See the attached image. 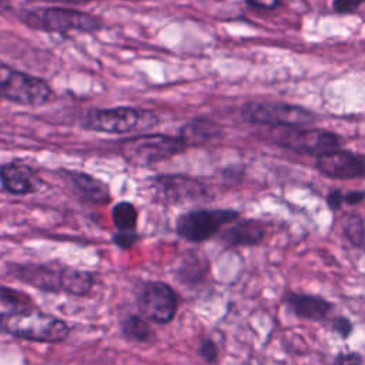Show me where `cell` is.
<instances>
[{
	"label": "cell",
	"mask_w": 365,
	"mask_h": 365,
	"mask_svg": "<svg viewBox=\"0 0 365 365\" xmlns=\"http://www.w3.org/2000/svg\"><path fill=\"white\" fill-rule=\"evenodd\" d=\"M265 234L267 230L262 221L257 218H238L221 231L220 241L225 248L254 247L265 238Z\"/></svg>",
	"instance_id": "13"
},
{
	"label": "cell",
	"mask_w": 365,
	"mask_h": 365,
	"mask_svg": "<svg viewBox=\"0 0 365 365\" xmlns=\"http://www.w3.org/2000/svg\"><path fill=\"white\" fill-rule=\"evenodd\" d=\"M364 358L356 351L341 352L334 358V365H362Z\"/></svg>",
	"instance_id": "26"
},
{
	"label": "cell",
	"mask_w": 365,
	"mask_h": 365,
	"mask_svg": "<svg viewBox=\"0 0 365 365\" xmlns=\"http://www.w3.org/2000/svg\"><path fill=\"white\" fill-rule=\"evenodd\" d=\"M241 117L268 127H309L318 121V115L305 107L274 101H248L241 107Z\"/></svg>",
	"instance_id": "6"
},
{
	"label": "cell",
	"mask_w": 365,
	"mask_h": 365,
	"mask_svg": "<svg viewBox=\"0 0 365 365\" xmlns=\"http://www.w3.org/2000/svg\"><path fill=\"white\" fill-rule=\"evenodd\" d=\"M60 288L73 295H84L93 287V277L88 271L76 269V268H63L60 269L58 278Z\"/></svg>",
	"instance_id": "19"
},
{
	"label": "cell",
	"mask_w": 365,
	"mask_h": 365,
	"mask_svg": "<svg viewBox=\"0 0 365 365\" xmlns=\"http://www.w3.org/2000/svg\"><path fill=\"white\" fill-rule=\"evenodd\" d=\"M113 221L120 231H133L137 225V210L131 202L121 201L113 207Z\"/></svg>",
	"instance_id": "22"
},
{
	"label": "cell",
	"mask_w": 365,
	"mask_h": 365,
	"mask_svg": "<svg viewBox=\"0 0 365 365\" xmlns=\"http://www.w3.org/2000/svg\"><path fill=\"white\" fill-rule=\"evenodd\" d=\"M364 200H365L364 190H351L344 194V204H348V205H356Z\"/></svg>",
	"instance_id": "30"
},
{
	"label": "cell",
	"mask_w": 365,
	"mask_h": 365,
	"mask_svg": "<svg viewBox=\"0 0 365 365\" xmlns=\"http://www.w3.org/2000/svg\"><path fill=\"white\" fill-rule=\"evenodd\" d=\"M0 328L17 338L48 344L60 342L68 334L63 319L33 309H17L1 315Z\"/></svg>",
	"instance_id": "1"
},
{
	"label": "cell",
	"mask_w": 365,
	"mask_h": 365,
	"mask_svg": "<svg viewBox=\"0 0 365 365\" xmlns=\"http://www.w3.org/2000/svg\"><path fill=\"white\" fill-rule=\"evenodd\" d=\"M157 188L161 191L165 200L171 202L197 201L207 195V187L191 175L182 174H165L154 178Z\"/></svg>",
	"instance_id": "12"
},
{
	"label": "cell",
	"mask_w": 365,
	"mask_h": 365,
	"mask_svg": "<svg viewBox=\"0 0 365 365\" xmlns=\"http://www.w3.org/2000/svg\"><path fill=\"white\" fill-rule=\"evenodd\" d=\"M157 123L158 118L153 111L118 106L88 111L83 120V127L97 133L125 134L137 130H148Z\"/></svg>",
	"instance_id": "3"
},
{
	"label": "cell",
	"mask_w": 365,
	"mask_h": 365,
	"mask_svg": "<svg viewBox=\"0 0 365 365\" xmlns=\"http://www.w3.org/2000/svg\"><path fill=\"white\" fill-rule=\"evenodd\" d=\"M267 135L281 148L315 157L341 148L342 145V140L338 134L324 128L269 127Z\"/></svg>",
	"instance_id": "4"
},
{
	"label": "cell",
	"mask_w": 365,
	"mask_h": 365,
	"mask_svg": "<svg viewBox=\"0 0 365 365\" xmlns=\"http://www.w3.org/2000/svg\"><path fill=\"white\" fill-rule=\"evenodd\" d=\"M282 304L291 315L314 322H324L335 309V305L324 297L294 291L284 294Z\"/></svg>",
	"instance_id": "11"
},
{
	"label": "cell",
	"mask_w": 365,
	"mask_h": 365,
	"mask_svg": "<svg viewBox=\"0 0 365 365\" xmlns=\"http://www.w3.org/2000/svg\"><path fill=\"white\" fill-rule=\"evenodd\" d=\"M365 0H334L332 7L336 13H354Z\"/></svg>",
	"instance_id": "29"
},
{
	"label": "cell",
	"mask_w": 365,
	"mask_h": 365,
	"mask_svg": "<svg viewBox=\"0 0 365 365\" xmlns=\"http://www.w3.org/2000/svg\"><path fill=\"white\" fill-rule=\"evenodd\" d=\"M241 217L232 208H195L182 212L177 218L175 230L182 240L200 244L221 232L222 227Z\"/></svg>",
	"instance_id": "7"
},
{
	"label": "cell",
	"mask_w": 365,
	"mask_h": 365,
	"mask_svg": "<svg viewBox=\"0 0 365 365\" xmlns=\"http://www.w3.org/2000/svg\"><path fill=\"white\" fill-rule=\"evenodd\" d=\"M138 240H140V237L134 230L133 231H118L117 234L113 235V241L115 242V245L123 250L131 248Z\"/></svg>",
	"instance_id": "25"
},
{
	"label": "cell",
	"mask_w": 365,
	"mask_h": 365,
	"mask_svg": "<svg viewBox=\"0 0 365 365\" xmlns=\"http://www.w3.org/2000/svg\"><path fill=\"white\" fill-rule=\"evenodd\" d=\"M197 354L201 359H204L207 364H217L218 362V346L211 338H202L198 344Z\"/></svg>",
	"instance_id": "23"
},
{
	"label": "cell",
	"mask_w": 365,
	"mask_h": 365,
	"mask_svg": "<svg viewBox=\"0 0 365 365\" xmlns=\"http://www.w3.org/2000/svg\"><path fill=\"white\" fill-rule=\"evenodd\" d=\"M51 96L53 88L44 78L11 68L4 87L3 100L19 106L38 107L47 103Z\"/></svg>",
	"instance_id": "9"
},
{
	"label": "cell",
	"mask_w": 365,
	"mask_h": 365,
	"mask_svg": "<svg viewBox=\"0 0 365 365\" xmlns=\"http://www.w3.org/2000/svg\"><path fill=\"white\" fill-rule=\"evenodd\" d=\"M21 21L31 30L57 34L94 33L103 29V21L97 16L70 7H37L26 11Z\"/></svg>",
	"instance_id": "2"
},
{
	"label": "cell",
	"mask_w": 365,
	"mask_h": 365,
	"mask_svg": "<svg viewBox=\"0 0 365 365\" xmlns=\"http://www.w3.org/2000/svg\"><path fill=\"white\" fill-rule=\"evenodd\" d=\"M342 231L355 248H365V224L361 215L346 214L342 220Z\"/></svg>",
	"instance_id": "21"
},
{
	"label": "cell",
	"mask_w": 365,
	"mask_h": 365,
	"mask_svg": "<svg viewBox=\"0 0 365 365\" xmlns=\"http://www.w3.org/2000/svg\"><path fill=\"white\" fill-rule=\"evenodd\" d=\"M245 3L251 7L259 9V10H274L279 6V0H245Z\"/></svg>",
	"instance_id": "31"
},
{
	"label": "cell",
	"mask_w": 365,
	"mask_h": 365,
	"mask_svg": "<svg viewBox=\"0 0 365 365\" xmlns=\"http://www.w3.org/2000/svg\"><path fill=\"white\" fill-rule=\"evenodd\" d=\"M211 268L210 259L200 251L187 252L177 267V279L185 287H195L204 281Z\"/></svg>",
	"instance_id": "16"
},
{
	"label": "cell",
	"mask_w": 365,
	"mask_h": 365,
	"mask_svg": "<svg viewBox=\"0 0 365 365\" xmlns=\"http://www.w3.org/2000/svg\"><path fill=\"white\" fill-rule=\"evenodd\" d=\"M17 277L41 289H56L60 288L58 278L60 271L48 268L46 265H31V267H21L17 269Z\"/></svg>",
	"instance_id": "18"
},
{
	"label": "cell",
	"mask_w": 365,
	"mask_h": 365,
	"mask_svg": "<svg viewBox=\"0 0 365 365\" xmlns=\"http://www.w3.org/2000/svg\"><path fill=\"white\" fill-rule=\"evenodd\" d=\"M0 181L6 191L21 195L37 190L34 171L23 163H9L0 168Z\"/></svg>",
	"instance_id": "14"
},
{
	"label": "cell",
	"mask_w": 365,
	"mask_h": 365,
	"mask_svg": "<svg viewBox=\"0 0 365 365\" xmlns=\"http://www.w3.org/2000/svg\"><path fill=\"white\" fill-rule=\"evenodd\" d=\"M327 207L331 211H339L344 205V192L339 188H332L325 197Z\"/></svg>",
	"instance_id": "28"
},
{
	"label": "cell",
	"mask_w": 365,
	"mask_h": 365,
	"mask_svg": "<svg viewBox=\"0 0 365 365\" xmlns=\"http://www.w3.org/2000/svg\"><path fill=\"white\" fill-rule=\"evenodd\" d=\"M140 315L158 325L170 324L178 311L180 298L175 289L163 281H147L137 294Z\"/></svg>",
	"instance_id": "8"
},
{
	"label": "cell",
	"mask_w": 365,
	"mask_h": 365,
	"mask_svg": "<svg viewBox=\"0 0 365 365\" xmlns=\"http://www.w3.org/2000/svg\"><path fill=\"white\" fill-rule=\"evenodd\" d=\"M0 298L3 301H6L7 304H14L17 307H23L24 308V304L29 302L27 297L26 295H21L19 294L17 291L14 289H10V288H0ZM26 309V308H24Z\"/></svg>",
	"instance_id": "27"
},
{
	"label": "cell",
	"mask_w": 365,
	"mask_h": 365,
	"mask_svg": "<svg viewBox=\"0 0 365 365\" xmlns=\"http://www.w3.org/2000/svg\"><path fill=\"white\" fill-rule=\"evenodd\" d=\"M331 331L336 334L341 339H348L354 331V324L349 318L344 315H338L331 322Z\"/></svg>",
	"instance_id": "24"
},
{
	"label": "cell",
	"mask_w": 365,
	"mask_h": 365,
	"mask_svg": "<svg viewBox=\"0 0 365 365\" xmlns=\"http://www.w3.org/2000/svg\"><path fill=\"white\" fill-rule=\"evenodd\" d=\"M364 317H365V314H364Z\"/></svg>",
	"instance_id": "34"
},
{
	"label": "cell",
	"mask_w": 365,
	"mask_h": 365,
	"mask_svg": "<svg viewBox=\"0 0 365 365\" xmlns=\"http://www.w3.org/2000/svg\"><path fill=\"white\" fill-rule=\"evenodd\" d=\"M315 168L334 180L365 178V154L336 148L315 158Z\"/></svg>",
	"instance_id": "10"
},
{
	"label": "cell",
	"mask_w": 365,
	"mask_h": 365,
	"mask_svg": "<svg viewBox=\"0 0 365 365\" xmlns=\"http://www.w3.org/2000/svg\"><path fill=\"white\" fill-rule=\"evenodd\" d=\"M53 1H57V3H61V4H74V6H78V4H88L94 0H53Z\"/></svg>",
	"instance_id": "33"
},
{
	"label": "cell",
	"mask_w": 365,
	"mask_h": 365,
	"mask_svg": "<svg viewBox=\"0 0 365 365\" xmlns=\"http://www.w3.org/2000/svg\"><path fill=\"white\" fill-rule=\"evenodd\" d=\"M185 150L187 147L178 135L168 134H141L120 143V154L123 158L137 167L168 160Z\"/></svg>",
	"instance_id": "5"
},
{
	"label": "cell",
	"mask_w": 365,
	"mask_h": 365,
	"mask_svg": "<svg viewBox=\"0 0 365 365\" xmlns=\"http://www.w3.org/2000/svg\"><path fill=\"white\" fill-rule=\"evenodd\" d=\"M68 175H70V182L73 188L77 191L80 197L94 202L108 201L110 191L103 181L86 173H68Z\"/></svg>",
	"instance_id": "17"
},
{
	"label": "cell",
	"mask_w": 365,
	"mask_h": 365,
	"mask_svg": "<svg viewBox=\"0 0 365 365\" xmlns=\"http://www.w3.org/2000/svg\"><path fill=\"white\" fill-rule=\"evenodd\" d=\"M221 134V125L208 118H192L187 121L178 131V137L187 148L205 145Z\"/></svg>",
	"instance_id": "15"
},
{
	"label": "cell",
	"mask_w": 365,
	"mask_h": 365,
	"mask_svg": "<svg viewBox=\"0 0 365 365\" xmlns=\"http://www.w3.org/2000/svg\"><path fill=\"white\" fill-rule=\"evenodd\" d=\"M125 338L134 342H148L154 338V331L148 321L141 315H130L123 321L121 325Z\"/></svg>",
	"instance_id": "20"
},
{
	"label": "cell",
	"mask_w": 365,
	"mask_h": 365,
	"mask_svg": "<svg viewBox=\"0 0 365 365\" xmlns=\"http://www.w3.org/2000/svg\"><path fill=\"white\" fill-rule=\"evenodd\" d=\"M11 68H13V67L0 63V100H3L4 87H6V83H7V78H9V74H10Z\"/></svg>",
	"instance_id": "32"
}]
</instances>
